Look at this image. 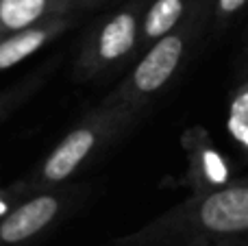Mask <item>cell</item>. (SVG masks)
<instances>
[{
    "mask_svg": "<svg viewBox=\"0 0 248 246\" xmlns=\"http://www.w3.org/2000/svg\"><path fill=\"white\" fill-rule=\"evenodd\" d=\"M77 190L48 187L20 199L0 216V246H31L52 231L74 207Z\"/></svg>",
    "mask_w": 248,
    "mask_h": 246,
    "instance_id": "cell-5",
    "label": "cell"
},
{
    "mask_svg": "<svg viewBox=\"0 0 248 246\" xmlns=\"http://www.w3.org/2000/svg\"><path fill=\"white\" fill-rule=\"evenodd\" d=\"M185 246H248V238H237V240H201V242H189Z\"/></svg>",
    "mask_w": 248,
    "mask_h": 246,
    "instance_id": "cell-12",
    "label": "cell"
},
{
    "mask_svg": "<svg viewBox=\"0 0 248 246\" xmlns=\"http://www.w3.org/2000/svg\"><path fill=\"white\" fill-rule=\"evenodd\" d=\"M205 20L207 4L198 9L187 22H183L174 31L146 46L141 59L113 87L111 94L105 96V103L124 105L135 111H144L150 100L161 94L183 68L185 59L192 52L194 42L201 37Z\"/></svg>",
    "mask_w": 248,
    "mask_h": 246,
    "instance_id": "cell-3",
    "label": "cell"
},
{
    "mask_svg": "<svg viewBox=\"0 0 248 246\" xmlns=\"http://www.w3.org/2000/svg\"><path fill=\"white\" fill-rule=\"evenodd\" d=\"M248 238V177L227 181L172 207L113 246H185L201 240Z\"/></svg>",
    "mask_w": 248,
    "mask_h": 246,
    "instance_id": "cell-1",
    "label": "cell"
},
{
    "mask_svg": "<svg viewBox=\"0 0 248 246\" xmlns=\"http://www.w3.org/2000/svg\"><path fill=\"white\" fill-rule=\"evenodd\" d=\"M46 74H48V70L42 68V70H37L35 74H31V77L22 78L20 83L11 85L9 90L0 92V122L7 120V118L11 116L17 107H22V105H24L26 100H29L31 96H33L35 92L44 85Z\"/></svg>",
    "mask_w": 248,
    "mask_h": 246,
    "instance_id": "cell-10",
    "label": "cell"
},
{
    "mask_svg": "<svg viewBox=\"0 0 248 246\" xmlns=\"http://www.w3.org/2000/svg\"><path fill=\"white\" fill-rule=\"evenodd\" d=\"M227 126H229L231 138L237 142V146L248 155V77L231 94Z\"/></svg>",
    "mask_w": 248,
    "mask_h": 246,
    "instance_id": "cell-9",
    "label": "cell"
},
{
    "mask_svg": "<svg viewBox=\"0 0 248 246\" xmlns=\"http://www.w3.org/2000/svg\"><path fill=\"white\" fill-rule=\"evenodd\" d=\"M146 0H131L98 22L85 37L74 63L78 81H92L122 65L140 48V17Z\"/></svg>",
    "mask_w": 248,
    "mask_h": 246,
    "instance_id": "cell-4",
    "label": "cell"
},
{
    "mask_svg": "<svg viewBox=\"0 0 248 246\" xmlns=\"http://www.w3.org/2000/svg\"><path fill=\"white\" fill-rule=\"evenodd\" d=\"M77 4H92V2H100V0H74Z\"/></svg>",
    "mask_w": 248,
    "mask_h": 246,
    "instance_id": "cell-13",
    "label": "cell"
},
{
    "mask_svg": "<svg viewBox=\"0 0 248 246\" xmlns=\"http://www.w3.org/2000/svg\"><path fill=\"white\" fill-rule=\"evenodd\" d=\"M72 15L68 13V15L50 17L46 22H39V24H33L29 29H22L0 37V72L29 59L31 55L42 50L52 39L61 37L72 26Z\"/></svg>",
    "mask_w": 248,
    "mask_h": 246,
    "instance_id": "cell-6",
    "label": "cell"
},
{
    "mask_svg": "<svg viewBox=\"0 0 248 246\" xmlns=\"http://www.w3.org/2000/svg\"><path fill=\"white\" fill-rule=\"evenodd\" d=\"M205 4L207 0H146L140 17V48L174 31Z\"/></svg>",
    "mask_w": 248,
    "mask_h": 246,
    "instance_id": "cell-7",
    "label": "cell"
},
{
    "mask_svg": "<svg viewBox=\"0 0 248 246\" xmlns=\"http://www.w3.org/2000/svg\"><path fill=\"white\" fill-rule=\"evenodd\" d=\"M141 111H135L124 105L100 103L92 109L74 129H70L57 146L39 161V166L24 179L11 185V194L17 200L39 190L63 185L78 170H83L90 161H94L109 144L128 131L137 122Z\"/></svg>",
    "mask_w": 248,
    "mask_h": 246,
    "instance_id": "cell-2",
    "label": "cell"
},
{
    "mask_svg": "<svg viewBox=\"0 0 248 246\" xmlns=\"http://www.w3.org/2000/svg\"><path fill=\"white\" fill-rule=\"evenodd\" d=\"M74 7V0H0V37L50 17L68 15Z\"/></svg>",
    "mask_w": 248,
    "mask_h": 246,
    "instance_id": "cell-8",
    "label": "cell"
},
{
    "mask_svg": "<svg viewBox=\"0 0 248 246\" xmlns=\"http://www.w3.org/2000/svg\"><path fill=\"white\" fill-rule=\"evenodd\" d=\"M248 4V0H214L211 9H214V20L216 22H227L233 15L242 11Z\"/></svg>",
    "mask_w": 248,
    "mask_h": 246,
    "instance_id": "cell-11",
    "label": "cell"
}]
</instances>
